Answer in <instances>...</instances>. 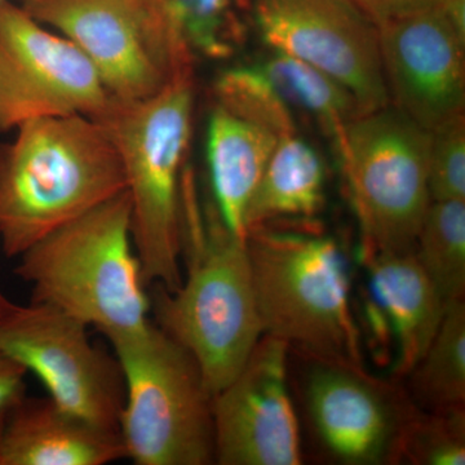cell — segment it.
Segmentation results:
<instances>
[{
  "label": "cell",
  "instance_id": "cell-10",
  "mask_svg": "<svg viewBox=\"0 0 465 465\" xmlns=\"http://www.w3.org/2000/svg\"><path fill=\"white\" fill-rule=\"evenodd\" d=\"M112 99L75 43L18 3L0 5V133L34 119L99 114Z\"/></svg>",
  "mask_w": 465,
  "mask_h": 465
},
{
  "label": "cell",
  "instance_id": "cell-27",
  "mask_svg": "<svg viewBox=\"0 0 465 465\" xmlns=\"http://www.w3.org/2000/svg\"><path fill=\"white\" fill-rule=\"evenodd\" d=\"M27 371L0 349V410L26 394Z\"/></svg>",
  "mask_w": 465,
  "mask_h": 465
},
{
  "label": "cell",
  "instance_id": "cell-16",
  "mask_svg": "<svg viewBox=\"0 0 465 465\" xmlns=\"http://www.w3.org/2000/svg\"><path fill=\"white\" fill-rule=\"evenodd\" d=\"M370 290L390 320L396 341L394 372L409 375L439 331L446 302L437 292L414 250L361 251Z\"/></svg>",
  "mask_w": 465,
  "mask_h": 465
},
{
  "label": "cell",
  "instance_id": "cell-30",
  "mask_svg": "<svg viewBox=\"0 0 465 465\" xmlns=\"http://www.w3.org/2000/svg\"><path fill=\"white\" fill-rule=\"evenodd\" d=\"M5 2H7V0H0V5H2Z\"/></svg>",
  "mask_w": 465,
  "mask_h": 465
},
{
  "label": "cell",
  "instance_id": "cell-23",
  "mask_svg": "<svg viewBox=\"0 0 465 465\" xmlns=\"http://www.w3.org/2000/svg\"><path fill=\"white\" fill-rule=\"evenodd\" d=\"M183 39L195 56L229 60L244 41L243 26L231 0H173Z\"/></svg>",
  "mask_w": 465,
  "mask_h": 465
},
{
  "label": "cell",
  "instance_id": "cell-11",
  "mask_svg": "<svg viewBox=\"0 0 465 465\" xmlns=\"http://www.w3.org/2000/svg\"><path fill=\"white\" fill-rule=\"evenodd\" d=\"M253 14L266 47L320 70L362 113L391 105L379 27L353 0H258Z\"/></svg>",
  "mask_w": 465,
  "mask_h": 465
},
{
  "label": "cell",
  "instance_id": "cell-18",
  "mask_svg": "<svg viewBox=\"0 0 465 465\" xmlns=\"http://www.w3.org/2000/svg\"><path fill=\"white\" fill-rule=\"evenodd\" d=\"M326 206V166L298 134L280 137L244 215L247 232L269 223L316 220Z\"/></svg>",
  "mask_w": 465,
  "mask_h": 465
},
{
  "label": "cell",
  "instance_id": "cell-20",
  "mask_svg": "<svg viewBox=\"0 0 465 465\" xmlns=\"http://www.w3.org/2000/svg\"><path fill=\"white\" fill-rule=\"evenodd\" d=\"M414 252L446 304L464 298L465 201L430 202Z\"/></svg>",
  "mask_w": 465,
  "mask_h": 465
},
{
  "label": "cell",
  "instance_id": "cell-5",
  "mask_svg": "<svg viewBox=\"0 0 465 465\" xmlns=\"http://www.w3.org/2000/svg\"><path fill=\"white\" fill-rule=\"evenodd\" d=\"M256 226L246 234L262 333L316 360L361 366L360 331L341 244L314 224Z\"/></svg>",
  "mask_w": 465,
  "mask_h": 465
},
{
  "label": "cell",
  "instance_id": "cell-26",
  "mask_svg": "<svg viewBox=\"0 0 465 465\" xmlns=\"http://www.w3.org/2000/svg\"><path fill=\"white\" fill-rule=\"evenodd\" d=\"M363 12L381 26L391 21L416 16L434 11L445 5L446 0H353Z\"/></svg>",
  "mask_w": 465,
  "mask_h": 465
},
{
  "label": "cell",
  "instance_id": "cell-24",
  "mask_svg": "<svg viewBox=\"0 0 465 465\" xmlns=\"http://www.w3.org/2000/svg\"><path fill=\"white\" fill-rule=\"evenodd\" d=\"M463 409L445 410L442 415L409 416L401 428L394 457L420 465L465 464Z\"/></svg>",
  "mask_w": 465,
  "mask_h": 465
},
{
  "label": "cell",
  "instance_id": "cell-9",
  "mask_svg": "<svg viewBox=\"0 0 465 465\" xmlns=\"http://www.w3.org/2000/svg\"><path fill=\"white\" fill-rule=\"evenodd\" d=\"M87 329L50 305L14 302L0 317V349L35 375L61 409L118 432L124 374L115 356L94 345Z\"/></svg>",
  "mask_w": 465,
  "mask_h": 465
},
{
  "label": "cell",
  "instance_id": "cell-3",
  "mask_svg": "<svg viewBox=\"0 0 465 465\" xmlns=\"http://www.w3.org/2000/svg\"><path fill=\"white\" fill-rule=\"evenodd\" d=\"M30 302L50 305L106 339L152 322L150 295L131 231L127 192L45 235L17 258Z\"/></svg>",
  "mask_w": 465,
  "mask_h": 465
},
{
  "label": "cell",
  "instance_id": "cell-6",
  "mask_svg": "<svg viewBox=\"0 0 465 465\" xmlns=\"http://www.w3.org/2000/svg\"><path fill=\"white\" fill-rule=\"evenodd\" d=\"M124 379L118 433L136 465L215 463L213 396L194 357L154 323L108 339Z\"/></svg>",
  "mask_w": 465,
  "mask_h": 465
},
{
  "label": "cell",
  "instance_id": "cell-25",
  "mask_svg": "<svg viewBox=\"0 0 465 465\" xmlns=\"http://www.w3.org/2000/svg\"><path fill=\"white\" fill-rule=\"evenodd\" d=\"M428 183L432 202L465 201L464 114L433 131Z\"/></svg>",
  "mask_w": 465,
  "mask_h": 465
},
{
  "label": "cell",
  "instance_id": "cell-29",
  "mask_svg": "<svg viewBox=\"0 0 465 465\" xmlns=\"http://www.w3.org/2000/svg\"><path fill=\"white\" fill-rule=\"evenodd\" d=\"M238 2H240V5H250V3H253V5H255L258 0H238Z\"/></svg>",
  "mask_w": 465,
  "mask_h": 465
},
{
  "label": "cell",
  "instance_id": "cell-1",
  "mask_svg": "<svg viewBox=\"0 0 465 465\" xmlns=\"http://www.w3.org/2000/svg\"><path fill=\"white\" fill-rule=\"evenodd\" d=\"M180 213L186 273L176 290L150 286V316L194 357L213 397L240 374L264 333L246 240L229 231L213 201L201 200L188 166Z\"/></svg>",
  "mask_w": 465,
  "mask_h": 465
},
{
  "label": "cell",
  "instance_id": "cell-22",
  "mask_svg": "<svg viewBox=\"0 0 465 465\" xmlns=\"http://www.w3.org/2000/svg\"><path fill=\"white\" fill-rule=\"evenodd\" d=\"M215 104L280 137L298 134V118L283 105L255 63L226 69L213 84Z\"/></svg>",
  "mask_w": 465,
  "mask_h": 465
},
{
  "label": "cell",
  "instance_id": "cell-7",
  "mask_svg": "<svg viewBox=\"0 0 465 465\" xmlns=\"http://www.w3.org/2000/svg\"><path fill=\"white\" fill-rule=\"evenodd\" d=\"M432 133L393 105L351 119L333 139L356 213L361 251L415 249L430 207Z\"/></svg>",
  "mask_w": 465,
  "mask_h": 465
},
{
  "label": "cell",
  "instance_id": "cell-2",
  "mask_svg": "<svg viewBox=\"0 0 465 465\" xmlns=\"http://www.w3.org/2000/svg\"><path fill=\"white\" fill-rule=\"evenodd\" d=\"M15 131L0 143V250L9 259L125 191L118 152L92 116L34 119Z\"/></svg>",
  "mask_w": 465,
  "mask_h": 465
},
{
  "label": "cell",
  "instance_id": "cell-28",
  "mask_svg": "<svg viewBox=\"0 0 465 465\" xmlns=\"http://www.w3.org/2000/svg\"><path fill=\"white\" fill-rule=\"evenodd\" d=\"M0 252H2V250H0ZM12 305H14V302H12L11 300L5 296V293L0 290V317L5 316V312H7Z\"/></svg>",
  "mask_w": 465,
  "mask_h": 465
},
{
  "label": "cell",
  "instance_id": "cell-4",
  "mask_svg": "<svg viewBox=\"0 0 465 465\" xmlns=\"http://www.w3.org/2000/svg\"><path fill=\"white\" fill-rule=\"evenodd\" d=\"M194 112V72L146 99H110L92 116L118 152L146 286L182 283L180 194Z\"/></svg>",
  "mask_w": 465,
  "mask_h": 465
},
{
  "label": "cell",
  "instance_id": "cell-21",
  "mask_svg": "<svg viewBox=\"0 0 465 465\" xmlns=\"http://www.w3.org/2000/svg\"><path fill=\"white\" fill-rule=\"evenodd\" d=\"M412 374L419 399L437 409H463L465 401V305H446L442 322Z\"/></svg>",
  "mask_w": 465,
  "mask_h": 465
},
{
  "label": "cell",
  "instance_id": "cell-15",
  "mask_svg": "<svg viewBox=\"0 0 465 465\" xmlns=\"http://www.w3.org/2000/svg\"><path fill=\"white\" fill-rule=\"evenodd\" d=\"M124 459L116 430L70 414L48 396L25 394L0 410V465H108Z\"/></svg>",
  "mask_w": 465,
  "mask_h": 465
},
{
  "label": "cell",
  "instance_id": "cell-13",
  "mask_svg": "<svg viewBox=\"0 0 465 465\" xmlns=\"http://www.w3.org/2000/svg\"><path fill=\"white\" fill-rule=\"evenodd\" d=\"M378 27L391 105L430 133L464 114L465 36L443 8Z\"/></svg>",
  "mask_w": 465,
  "mask_h": 465
},
{
  "label": "cell",
  "instance_id": "cell-19",
  "mask_svg": "<svg viewBox=\"0 0 465 465\" xmlns=\"http://www.w3.org/2000/svg\"><path fill=\"white\" fill-rule=\"evenodd\" d=\"M255 64L296 118H313L332 140L351 119L365 114L351 92L304 61L272 51Z\"/></svg>",
  "mask_w": 465,
  "mask_h": 465
},
{
  "label": "cell",
  "instance_id": "cell-17",
  "mask_svg": "<svg viewBox=\"0 0 465 465\" xmlns=\"http://www.w3.org/2000/svg\"><path fill=\"white\" fill-rule=\"evenodd\" d=\"M277 142L264 128L213 106L206 143L213 202L229 231L243 240L247 206Z\"/></svg>",
  "mask_w": 465,
  "mask_h": 465
},
{
  "label": "cell",
  "instance_id": "cell-14",
  "mask_svg": "<svg viewBox=\"0 0 465 465\" xmlns=\"http://www.w3.org/2000/svg\"><path fill=\"white\" fill-rule=\"evenodd\" d=\"M316 361L308 376L307 402L324 449L345 464L393 458L406 412L362 367Z\"/></svg>",
  "mask_w": 465,
  "mask_h": 465
},
{
  "label": "cell",
  "instance_id": "cell-8",
  "mask_svg": "<svg viewBox=\"0 0 465 465\" xmlns=\"http://www.w3.org/2000/svg\"><path fill=\"white\" fill-rule=\"evenodd\" d=\"M30 16L75 43L110 96L140 100L194 72L173 0H18Z\"/></svg>",
  "mask_w": 465,
  "mask_h": 465
},
{
  "label": "cell",
  "instance_id": "cell-12",
  "mask_svg": "<svg viewBox=\"0 0 465 465\" xmlns=\"http://www.w3.org/2000/svg\"><path fill=\"white\" fill-rule=\"evenodd\" d=\"M287 344L260 339L240 374L213 397L215 463L299 465L302 440L287 385Z\"/></svg>",
  "mask_w": 465,
  "mask_h": 465
}]
</instances>
